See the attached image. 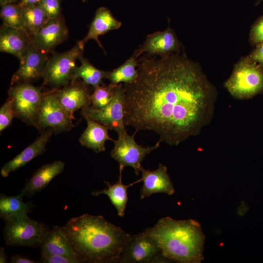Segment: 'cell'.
Returning <instances> with one entry per match:
<instances>
[{
  "label": "cell",
  "instance_id": "1",
  "mask_svg": "<svg viewBox=\"0 0 263 263\" xmlns=\"http://www.w3.org/2000/svg\"><path fill=\"white\" fill-rule=\"evenodd\" d=\"M137 67V78L123 85L125 126L152 131L171 146L197 135L210 120L216 98L199 65L176 53L143 56Z\"/></svg>",
  "mask_w": 263,
  "mask_h": 263
},
{
  "label": "cell",
  "instance_id": "2",
  "mask_svg": "<svg viewBox=\"0 0 263 263\" xmlns=\"http://www.w3.org/2000/svg\"><path fill=\"white\" fill-rule=\"evenodd\" d=\"M62 227L81 263H117L131 237L100 215L84 214Z\"/></svg>",
  "mask_w": 263,
  "mask_h": 263
},
{
  "label": "cell",
  "instance_id": "3",
  "mask_svg": "<svg viewBox=\"0 0 263 263\" xmlns=\"http://www.w3.org/2000/svg\"><path fill=\"white\" fill-rule=\"evenodd\" d=\"M143 232L156 242L168 261L200 263L204 259L205 236L200 224L194 220L163 217Z\"/></svg>",
  "mask_w": 263,
  "mask_h": 263
},
{
  "label": "cell",
  "instance_id": "4",
  "mask_svg": "<svg viewBox=\"0 0 263 263\" xmlns=\"http://www.w3.org/2000/svg\"><path fill=\"white\" fill-rule=\"evenodd\" d=\"M224 85L234 97L250 98L263 92V67L249 56L242 58Z\"/></svg>",
  "mask_w": 263,
  "mask_h": 263
},
{
  "label": "cell",
  "instance_id": "5",
  "mask_svg": "<svg viewBox=\"0 0 263 263\" xmlns=\"http://www.w3.org/2000/svg\"><path fill=\"white\" fill-rule=\"evenodd\" d=\"M5 222L3 235L8 246H39L50 230L45 224L32 219L27 214Z\"/></svg>",
  "mask_w": 263,
  "mask_h": 263
},
{
  "label": "cell",
  "instance_id": "6",
  "mask_svg": "<svg viewBox=\"0 0 263 263\" xmlns=\"http://www.w3.org/2000/svg\"><path fill=\"white\" fill-rule=\"evenodd\" d=\"M45 93L41 101L34 126L42 132L52 129L58 133L70 131L75 125L74 114L65 110L59 103L55 90Z\"/></svg>",
  "mask_w": 263,
  "mask_h": 263
},
{
  "label": "cell",
  "instance_id": "7",
  "mask_svg": "<svg viewBox=\"0 0 263 263\" xmlns=\"http://www.w3.org/2000/svg\"><path fill=\"white\" fill-rule=\"evenodd\" d=\"M83 52V50L76 42L75 46L66 52L52 53L42 75V84L55 89L69 85L76 66L75 62Z\"/></svg>",
  "mask_w": 263,
  "mask_h": 263
},
{
  "label": "cell",
  "instance_id": "8",
  "mask_svg": "<svg viewBox=\"0 0 263 263\" xmlns=\"http://www.w3.org/2000/svg\"><path fill=\"white\" fill-rule=\"evenodd\" d=\"M42 88L30 83H19L9 88L8 99L12 103L15 116L34 126L41 99Z\"/></svg>",
  "mask_w": 263,
  "mask_h": 263
},
{
  "label": "cell",
  "instance_id": "9",
  "mask_svg": "<svg viewBox=\"0 0 263 263\" xmlns=\"http://www.w3.org/2000/svg\"><path fill=\"white\" fill-rule=\"evenodd\" d=\"M125 90L121 83L116 85L110 103L101 109L87 106L81 109L80 115L88 117L115 131L118 134L126 132L124 124Z\"/></svg>",
  "mask_w": 263,
  "mask_h": 263
},
{
  "label": "cell",
  "instance_id": "10",
  "mask_svg": "<svg viewBox=\"0 0 263 263\" xmlns=\"http://www.w3.org/2000/svg\"><path fill=\"white\" fill-rule=\"evenodd\" d=\"M136 133L135 132L132 135L127 132L118 134V139L113 141L114 145L110 154L118 163L119 168L123 169L126 166L131 167L138 176L142 167L141 162L146 155L159 148L160 142L158 141L152 147H143L135 142Z\"/></svg>",
  "mask_w": 263,
  "mask_h": 263
},
{
  "label": "cell",
  "instance_id": "11",
  "mask_svg": "<svg viewBox=\"0 0 263 263\" xmlns=\"http://www.w3.org/2000/svg\"><path fill=\"white\" fill-rule=\"evenodd\" d=\"M168 261L156 242L143 232L131 236L117 263H162Z\"/></svg>",
  "mask_w": 263,
  "mask_h": 263
},
{
  "label": "cell",
  "instance_id": "12",
  "mask_svg": "<svg viewBox=\"0 0 263 263\" xmlns=\"http://www.w3.org/2000/svg\"><path fill=\"white\" fill-rule=\"evenodd\" d=\"M69 32L64 19L61 15L49 18L43 26L31 36V43L41 51L49 54L65 40Z\"/></svg>",
  "mask_w": 263,
  "mask_h": 263
},
{
  "label": "cell",
  "instance_id": "13",
  "mask_svg": "<svg viewBox=\"0 0 263 263\" xmlns=\"http://www.w3.org/2000/svg\"><path fill=\"white\" fill-rule=\"evenodd\" d=\"M49 54L38 49L31 43L20 65L11 79V85L29 83L42 77Z\"/></svg>",
  "mask_w": 263,
  "mask_h": 263
},
{
  "label": "cell",
  "instance_id": "14",
  "mask_svg": "<svg viewBox=\"0 0 263 263\" xmlns=\"http://www.w3.org/2000/svg\"><path fill=\"white\" fill-rule=\"evenodd\" d=\"M180 46L175 33L169 26L164 31L148 35L143 45L135 53L137 57L144 53L150 56L158 55L164 57L177 52Z\"/></svg>",
  "mask_w": 263,
  "mask_h": 263
},
{
  "label": "cell",
  "instance_id": "15",
  "mask_svg": "<svg viewBox=\"0 0 263 263\" xmlns=\"http://www.w3.org/2000/svg\"><path fill=\"white\" fill-rule=\"evenodd\" d=\"M140 171L142 177L138 181L143 182L140 190L141 199L157 193H166L169 195L174 193V187L168 174L166 166L160 163L158 168L153 171L146 169L142 167Z\"/></svg>",
  "mask_w": 263,
  "mask_h": 263
},
{
  "label": "cell",
  "instance_id": "16",
  "mask_svg": "<svg viewBox=\"0 0 263 263\" xmlns=\"http://www.w3.org/2000/svg\"><path fill=\"white\" fill-rule=\"evenodd\" d=\"M31 44V36L24 28L2 24L0 28V51L12 54L20 61Z\"/></svg>",
  "mask_w": 263,
  "mask_h": 263
},
{
  "label": "cell",
  "instance_id": "17",
  "mask_svg": "<svg viewBox=\"0 0 263 263\" xmlns=\"http://www.w3.org/2000/svg\"><path fill=\"white\" fill-rule=\"evenodd\" d=\"M55 93L60 105L73 114L75 111L91 105L88 86L82 81L76 80L61 89H56Z\"/></svg>",
  "mask_w": 263,
  "mask_h": 263
},
{
  "label": "cell",
  "instance_id": "18",
  "mask_svg": "<svg viewBox=\"0 0 263 263\" xmlns=\"http://www.w3.org/2000/svg\"><path fill=\"white\" fill-rule=\"evenodd\" d=\"M53 132L51 129L42 131L32 144L3 166L0 170L1 175L4 177L8 176L10 172L17 170L44 153L46 144Z\"/></svg>",
  "mask_w": 263,
  "mask_h": 263
},
{
  "label": "cell",
  "instance_id": "19",
  "mask_svg": "<svg viewBox=\"0 0 263 263\" xmlns=\"http://www.w3.org/2000/svg\"><path fill=\"white\" fill-rule=\"evenodd\" d=\"M121 25L122 23L113 17L108 8L104 7H100L95 12L87 35L82 39L77 42L84 50L86 43L90 39H94L104 50L98 39V37L111 30L118 29Z\"/></svg>",
  "mask_w": 263,
  "mask_h": 263
},
{
  "label": "cell",
  "instance_id": "20",
  "mask_svg": "<svg viewBox=\"0 0 263 263\" xmlns=\"http://www.w3.org/2000/svg\"><path fill=\"white\" fill-rule=\"evenodd\" d=\"M64 167L65 163L60 160L42 165L34 173L19 194L23 197L40 192L55 177L63 172Z\"/></svg>",
  "mask_w": 263,
  "mask_h": 263
},
{
  "label": "cell",
  "instance_id": "21",
  "mask_svg": "<svg viewBox=\"0 0 263 263\" xmlns=\"http://www.w3.org/2000/svg\"><path fill=\"white\" fill-rule=\"evenodd\" d=\"M83 118L87 121V126L79 139L80 144L96 153L105 151V142L114 141L108 134L109 129L88 117Z\"/></svg>",
  "mask_w": 263,
  "mask_h": 263
},
{
  "label": "cell",
  "instance_id": "22",
  "mask_svg": "<svg viewBox=\"0 0 263 263\" xmlns=\"http://www.w3.org/2000/svg\"><path fill=\"white\" fill-rule=\"evenodd\" d=\"M39 247L42 254L77 258L62 226L50 230Z\"/></svg>",
  "mask_w": 263,
  "mask_h": 263
},
{
  "label": "cell",
  "instance_id": "23",
  "mask_svg": "<svg viewBox=\"0 0 263 263\" xmlns=\"http://www.w3.org/2000/svg\"><path fill=\"white\" fill-rule=\"evenodd\" d=\"M119 175L118 181L114 184L104 181L108 188L101 190L94 191L92 192L93 196L105 194L108 196L111 203L116 208L119 216H124L127 203L128 200L127 188L133 185L138 183V181L125 185L122 182V172L123 169L119 168Z\"/></svg>",
  "mask_w": 263,
  "mask_h": 263
},
{
  "label": "cell",
  "instance_id": "24",
  "mask_svg": "<svg viewBox=\"0 0 263 263\" xmlns=\"http://www.w3.org/2000/svg\"><path fill=\"white\" fill-rule=\"evenodd\" d=\"M78 59L81 64L80 66L75 67L71 83L81 78L85 85L91 86L94 89L100 85H104L103 79L107 78L110 72L102 71L95 67L83 56V54L79 56Z\"/></svg>",
  "mask_w": 263,
  "mask_h": 263
},
{
  "label": "cell",
  "instance_id": "25",
  "mask_svg": "<svg viewBox=\"0 0 263 263\" xmlns=\"http://www.w3.org/2000/svg\"><path fill=\"white\" fill-rule=\"evenodd\" d=\"M22 197L18 194L7 196L0 195V216L6 221L17 216L27 214L31 212L33 205L31 202L24 203Z\"/></svg>",
  "mask_w": 263,
  "mask_h": 263
},
{
  "label": "cell",
  "instance_id": "26",
  "mask_svg": "<svg viewBox=\"0 0 263 263\" xmlns=\"http://www.w3.org/2000/svg\"><path fill=\"white\" fill-rule=\"evenodd\" d=\"M137 57L134 53L122 65L110 72L107 78L110 84L117 85L122 82L125 84L133 82L138 76Z\"/></svg>",
  "mask_w": 263,
  "mask_h": 263
},
{
  "label": "cell",
  "instance_id": "27",
  "mask_svg": "<svg viewBox=\"0 0 263 263\" xmlns=\"http://www.w3.org/2000/svg\"><path fill=\"white\" fill-rule=\"evenodd\" d=\"M21 7L24 28L31 36L35 34L49 19L38 4Z\"/></svg>",
  "mask_w": 263,
  "mask_h": 263
},
{
  "label": "cell",
  "instance_id": "28",
  "mask_svg": "<svg viewBox=\"0 0 263 263\" xmlns=\"http://www.w3.org/2000/svg\"><path fill=\"white\" fill-rule=\"evenodd\" d=\"M0 15L2 24L12 28H24L21 7L19 4L12 3L1 5Z\"/></svg>",
  "mask_w": 263,
  "mask_h": 263
},
{
  "label": "cell",
  "instance_id": "29",
  "mask_svg": "<svg viewBox=\"0 0 263 263\" xmlns=\"http://www.w3.org/2000/svg\"><path fill=\"white\" fill-rule=\"evenodd\" d=\"M115 86L111 84L107 86L100 85L94 88L90 95L91 107L94 109H101L109 104L113 98Z\"/></svg>",
  "mask_w": 263,
  "mask_h": 263
},
{
  "label": "cell",
  "instance_id": "30",
  "mask_svg": "<svg viewBox=\"0 0 263 263\" xmlns=\"http://www.w3.org/2000/svg\"><path fill=\"white\" fill-rule=\"evenodd\" d=\"M11 102L7 99L0 108V131L2 132L11 124L12 120L15 117Z\"/></svg>",
  "mask_w": 263,
  "mask_h": 263
},
{
  "label": "cell",
  "instance_id": "31",
  "mask_svg": "<svg viewBox=\"0 0 263 263\" xmlns=\"http://www.w3.org/2000/svg\"><path fill=\"white\" fill-rule=\"evenodd\" d=\"M38 4L49 18H56L61 15L59 0H41Z\"/></svg>",
  "mask_w": 263,
  "mask_h": 263
},
{
  "label": "cell",
  "instance_id": "32",
  "mask_svg": "<svg viewBox=\"0 0 263 263\" xmlns=\"http://www.w3.org/2000/svg\"><path fill=\"white\" fill-rule=\"evenodd\" d=\"M40 262L44 263H81L77 258L68 256L41 254Z\"/></svg>",
  "mask_w": 263,
  "mask_h": 263
},
{
  "label": "cell",
  "instance_id": "33",
  "mask_svg": "<svg viewBox=\"0 0 263 263\" xmlns=\"http://www.w3.org/2000/svg\"><path fill=\"white\" fill-rule=\"evenodd\" d=\"M250 39L254 44L263 43V15L253 25L250 31Z\"/></svg>",
  "mask_w": 263,
  "mask_h": 263
},
{
  "label": "cell",
  "instance_id": "34",
  "mask_svg": "<svg viewBox=\"0 0 263 263\" xmlns=\"http://www.w3.org/2000/svg\"><path fill=\"white\" fill-rule=\"evenodd\" d=\"M249 56L263 67V43L257 45Z\"/></svg>",
  "mask_w": 263,
  "mask_h": 263
},
{
  "label": "cell",
  "instance_id": "35",
  "mask_svg": "<svg viewBox=\"0 0 263 263\" xmlns=\"http://www.w3.org/2000/svg\"><path fill=\"white\" fill-rule=\"evenodd\" d=\"M11 263H38L35 260L28 258L27 257L16 255L11 257L10 260Z\"/></svg>",
  "mask_w": 263,
  "mask_h": 263
},
{
  "label": "cell",
  "instance_id": "36",
  "mask_svg": "<svg viewBox=\"0 0 263 263\" xmlns=\"http://www.w3.org/2000/svg\"><path fill=\"white\" fill-rule=\"evenodd\" d=\"M41 0H20L19 3L20 7L28 5L38 4Z\"/></svg>",
  "mask_w": 263,
  "mask_h": 263
},
{
  "label": "cell",
  "instance_id": "37",
  "mask_svg": "<svg viewBox=\"0 0 263 263\" xmlns=\"http://www.w3.org/2000/svg\"><path fill=\"white\" fill-rule=\"evenodd\" d=\"M7 262V256L5 252L4 248L1 247L0 249V263H6Z\"/></svg>",
  "mask_w": 263,
  "mask_h": 263
},
{
  "label": "cell",
  "instance_id": "38",
  "mask_svg": "<svg viewBox=\"0 0 263 263\" xmlns=\"http://www.w3.org/2000/svg\"><path fill=\"white\" fill-rule=\"evenodd\" d=\"M16 0H0V5H2L6 4L12 3Z\"/></svg>",
  "mask_w": 263,
  "mask_h": 263
},
{
  "label": "cell",
  "instance_id": "39",
  "mask_svg": "<svg viewBox=\"0 0 263 263\" xmlns=\"http://www.w3.org/2000/svg\"><path fill=\"white\" fill-rule=\"evenodd\" d=\"M263 0H257L256 1V5H258L261 1H263Z\"/></svg>",
  "mask_w": 263,
  "mask_h": 263
}]
</instances>
